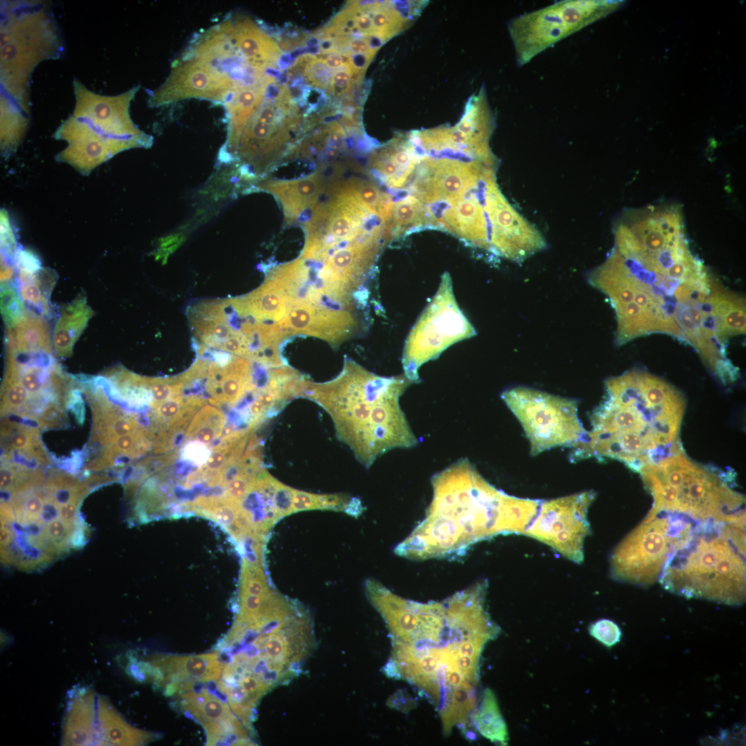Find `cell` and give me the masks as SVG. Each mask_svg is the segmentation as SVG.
Returning a JSON list of instances; mask_svg holds the SVG:
<instances>
[{
  "mask_svg": "<svg viewBox=\"0 0 746 746\" xmlns=\"http://www.w3.org/2000/svg\"><path fill=\"white\" fill-rule=\"evenodd\" d=\"M432 499L425 518L394 548L415 560L463 556L475 543L499 534L519 533L524 499L490 484L467 458L431 478Z\"/></svg>",
  "mask_w": 746,
  "mask_h": 746,
  "instance_id": "cell-1",
  "label": "cell"
},
{
  "mask_svg": "<svg viewBox=\"0 0 746 746\" xmlns=\"http://www.w3.org/2000/svg\"><path fill=\"white\" fill-rule=\"evenodd\" d=\"M411 383L404 374L379 376L346 359L338 377L324 383L309 381L302 397L313 400L329 414L338 439L369 468L392 449L417 446L399 403Z\"/></svg>",
  "mask_w": 746,
  "mask_h": 746,
  "instance_id": "cell-2",
  "label": "cell"
},
{
  "mask_svg": "<svg viewBox=\"0 0 746 746\" xmlns=\"http://www.w3.org/2000/svg\"><path fill=\"white\" fill-rule=\"evenodd\" d=\"M41 509L28 514L1 515V555L3 564L33 571L79 548L87 528L79 515L86 495L81 484L50 477Z\"/></svg>",
  "mask_w": 746,
  "mask_h": 746,
  "instance_id": "cell-3",
  "label": "cell"
},
{
  "mask_svg": "<svg viewBox=\"0 0 746 746\" xmlns=\"http://www.w3.org/2000/svg\"><path fill=\"white\" fill-rule=\"evenodd\" d=\"M745 523L702 522L679 539L662 573L667 587L723 601L745 589Z\"/></svg>",
  "mask_w": 746,
  "mask_h": 746,
  "instance_id": "cell-4",
  "label": "cell"
},
{
  "mask_svg": "<svg viewBox=\"0 0 746 746\" xmlns=\"http://www.w3.org/2000/svg\"><path fill=\"white\" fill-rule=\"evenodd\" d=\"M1 84L3 93L29 113L32 73L41 61L58 59L63 44L52 17L44 7L7 3L1 8Z\"/></svg>",
  "mask_w": 746,
  "mask_h": 746,
  "instance_id": "cell-5",
  "label": "cell"
},
{
  "mask_svg": "<svg viewBox=\"0 0 746 746\" xmlns=\"http://www.w3.org/2000/svg\"><path fill=\"white\" fill-rule=\"evenodd\" d=\"M642 477L655 502L666 511L686 514L701 522L745 519L743 497L685 457L667 467L659 480Z\"/></svg>",
  "mask_w": 746,
  "mask_h": 746,
  "instance_id": "cell-6",
  "label": "cell"
},
{
  "mask_svg": "<svg viewBox=\"0 0 746 746\" xmlns=\"http://www.w3.org/2000/svg\"><path fill=\"white\" fill-rule=\"evenodd\" d=\"M603 401L591 415L589 437L634 432L648 439L656 448L667 450L677 437L680 409L676 401L663 405L649 402L633 372L608 379Z\"/></svg>",
  "mask_w": 746,
  "mask_h": 746,
  "instance_id": "cell-7",
  "label": "cell"
},
{
  "mask_svg": "<svg viewBox=\"0 0 746 746\" xmlns=\"http://www.w3.org/2000/svg\"><path fill=\"white\" fill-rule=\"evenodd\" d=\"M622 1L563 0L522 14L508 30L521 67L560 41L617 10Z\"/></svg>",
  "mask_w": 746,
  "mask_h": 746,
  "instance_id": "cell-8",
  "label": "cell"
},
{
  "mask_svg": "<svg viewBox=\"0 0 746 746\" xmlns=\"http://www.w3.org/2000/svg\"><path fill=\"white\" fill-rule=\"evenodd\" d=\"M501 397L520 422L533 456L559 446L571 448L586 433L575 399L526 387L506 390Z\"/></svg>",
  "mask_w": 746,
  "mask_h": 746,
  "instance_id": "cell-9",
  "label": "cell"
},
{
  "mask_svg": "<svg viewBox=\"0 0 746 746\" xmlns=\"http://www.w3.org/2000/svg\"><path fill=\"white\" fill-rule=\"evenodd\" d=\"M476 334L455 298L448 273L442 276L439 289L411 329L404 345L403 374L412 383L419 382V370L456 342Z\"/></svg>",
  "mask_w": 746,
  "mask_h": 746,
  "instance_id": "cell-10",
  "label": "cell"
},
{
  "mask_svg": "<svg viewBox=\"0 0 746 746\" xmlns=\"http://www.w3.org/2000/svg\"><path fill=\"white\" fill-rule=\"evenodd\" d=\"M689 524L682 519L658 516L643 521L615 550L611 560L612 576L639 584L654 582Z\"/></svg>",
  "mask_w": 746,
  "mask_h": 746,
  "instance_id": "cell-11",
  "label": "cell"
},
{
  "mask_svg": "<svg viewBox=\"0 0 746 746\" xmlns=\"http://www.w3.org/2000/svg\"><path fill=\"white\" fill-rule=\"evenodd\" d=\"M594 498L593 492H584L541 503L525 534L580 563L584 539L590 532L587 511Z\"/></svg>",
  "mask_w": 746,
  "mask_h": 746,
  "instance_id": "cell-12",
  "label": "cell"
},
{
  "mask_svg": "<svg viewBox=\"0 0 746 746\" xmlns=\"http://www.w3.org/2000/svg\"><path fill=\"white\" fill-rule=\"evenodd\" d=\"M231 87L229 77L184 52L164 84L151 93L148 103L151 107H159L194 97L223 104Z\"/></svg>",
  "mask_w": 746,
  "mask_h": 746,
  "instance_id": "cell-13",
  "label": "cell"
},
{
  "mask_svg": "<svg viewBox=\"0 0 746 746\" xmlns=\"http://www.w3.org/2000/svg\"><path fill=\"white\" fill-rule=\"evenodd\" d=\"M75 104L73 116L99 132L116 138L138 140L152 144V137L141 131L130 116L131 102L139 89L134 86L115 96L101 95L73 81Z\"/></svg>",
  "mask_w": 746,
  "mask_h": 746,
  "instance_id": "cell-14",
  "label": "cell"
},
{
  "mask_svg": "<svg viewBox=\"0 0 746 746\" xmlns=\"http://www.w3.org/2000/svg\"><path fill=\"white\" fill-rule=\"evenodd\" d=\"M54 137L68 143L67 147L57 154V160L72 165L84 174H88L95 167L124 150L151 146L138 140L106 135L73 115L59 126Z\"/></svg>",
  "mask_w": 746,
  "mask_h": 746,
  "instance_id": "cell-15",
  "label": "cell"
},
{
  "mask_svg": "<svg viewBox=\"0 0 746 746\" xmlns=\"http://www.w3.org/2000/svg\"><path fill=\"white\" fill-rule=\"evenodd\" d=\"M327 181L322 169L296 180H260L257 189L271 193L280 202L287 224L311 213L325 189Z\"/></svg>",
  "mask_w": 746,
  "mask_h": 746,
  "instance_id": "cell-16",
  "label": "cell"
},
{
  "mask_svg": "<svg viewBox=\"0 0 746 746\" xmlns=\"http://www.w3.org/2000/svg\"><path fill=\"white\" fill-rule=\"evenodd\" d=\"M419 159L409 135H403L375 150L370 157L368 166L388 186L403 189L413 179Z\"/></svg>",
  "mask_w": 746,
  "mask_h": 746,
  "instance_id": "cell-17",
  "label": "cell"
},
{
  "mask_svg": "<svg viewBox=\"0 0 746 746\" xmlns=\"http://www.w3.org/2000/svg\"><path fill=\"white\" fill-rule=\"evenodd\" d=\"M151 661L163 674L162 682L167 684L216 680L225 664L217 652L191 656H157L152 658Z\"/></svg>",
  "mask_w": 746,
  "mask_h": 746,
  "instance_id": "cell-18",
  "label": "cell"
},
{
  "mask_svg": "<svg viewBox=\"0 0 746 746\" xmlns=\"http://www.w3.org/2000/svg\"><path fill=\"white\" fill-rule=\"evenodd\" d=\"M93 315L84 294L61 308L52 334L53 353L57 357L67 358L73 354L75 343Z\"/></svg>",
  "mask_w": 746,
  "mask_h": 746,
  "instance_id": "cell-19",
  "label": "cell"
},
{
  "mask_svg": "<svg viewBox=\"0 0 746 746\" xmlns=\"http://www.w3.org/2000/svg\"><path fill=\"white\" fill-rule=\"evenodd\" d=\"M235 46L244 58L269 67H276L281 50L276 41L250 19H228Z\"/></svg>",
  "mask_w": 746,
  "mask_h": 746,
  "instance_id": "cell-20",
  "label": "cell"
},
{
  "mask_svg": "<svg viewBox=\"0 0 746 746\" xmlns=\"http://www.w3.org/2000/svg\"><path fill=\"white\" fill-rule=\"evenodd\" d=\"M356 323L347 312L305 306L299 334L322 338L337 345L350 335Z\"/></svg>",
  "mask_w": 746,
  "mask_h": 746,
  "instance_id": "cell-21",
  "label": "cell"
},
{
  "mask_svg": "<svg viewBox=\"0 0 746 746\" xmlns=\"http://www.w3.org/2000/svg\"><path fill=\"white\" fill-rule=\"evenodd\" d=\"M179 691L182 710L200 723L205 731L219 725L240 720L231 713L226 702L205 689H194L192 685L190 689Z\"/></svg>",
  "mask_w": 746,
  "mask_h": 746,
  "instance_id": "cell-22",
  "label": "cell"
},
{
  "mask_svg": "<svg viewBox=\"0 0 746 746\" xmlns=\"http://www.w3.org/2000/svg\"><path fill=\"white\" fill-rule=\"evenodd\" d=\"M5 343L17 350L53 352L49 325L32 311L28 310L15 327L6 328Z\"/></svg>",
  "mask_w": 746,
  "mask_h": 746,
  "instance_id": "cell-23",
  "label": "cell"
},
{
  "mask_svg": "<svg viewBox=\"0 0 746 746\" xmlns=\"http://www.w3.org/2000/svg\"><path fill=\"white\" fill-rule=\"evenodd\" d=\"M713 307L719 336L727 338L745 333V301L743 297L729 291L718 284L714 295Z\"/></svg>",
  "mask_w": 746,
  "mask_h": 746,
  "instance_id": "cell-24",
  "label": "cell"
},
{
  "mask_svg": "<svg viewBox=\"0 0 746 746\" xmlns=\"http://www.w3.org/2000/svg\"><path fill=\"white\" fill-rule=\"evenodd\" d=\"M57 278L52 269L41 268L35 274L19 269L18 289L21 298L44 318L50 316V296Z\"/></svg>",
  "mask_w": 746,
  "mask_h": 746,
  "instance_id": "cell-25",
  "label": "cell"
},
{
  "mask_svg": "<svg viewBox=\"0 0 746 746\" xmlns=\"http://www.w3.org/2000/svg\"><path fill=\"white\" fill-rule=\"evenodd\" d=\"M476 729L491 742L506 745L508 734L506 724L500 712L497 698L488 688L484 691L479 709L472 714Z\"/></svg>",
  "mask_w": 746,
  "mask_h": 746,
  "instance_id": "cell-26",
  "label": "cell"
},
{
  "mask_svg": "<svg viewBox=\"0 0 746 746\" xmlns=\"http://www.w3.org/2000/svg\"><path fill=\"white\" fill-rule=\"evenodd\" d=\"M18 104L5 93H1V146L10 153L18 146L28 126V119Z\"/></svg>",
  "mask_w": 746,
  "mask_h": 746,
  "instance_id": "cell-27",
  "label": "cell"
},
{
  "mask_svg": "<svg viewBox=\"0 0 746 746\" xmlns=\"http://www.w3.org/2000/svg\"><path fill=\"white\" fill-rule=\"evenodd\" d=\"M225 421V416L222 411L211 405H205L192 419L186 436L189 439L210 443L222 434Z\"/></svg>",
  "mask_w": 746,
  "mask_h": 746,
  "instance_id": "cell-28",
  "label": "cell"
},
{
  "mask_svg": "<svg viewBox=\"0 0 746 746\" xmlns=\"http://www.w3.org/2000/svg\"><path fill=\"white\" fill-rule=\"evenodd\" d=\"M425 224L424 206L415 196H407L393 203L390 218L392 236H401L412 228Z\"/></svg>",
  "mask_w": 746,
  "mask_h": 746,
  "instance_id": "cell-29",
  "label": "cell"
},
{
  "mask_svg": "<svg viewBox=\"0 0 746 746\" xmlns=\"http://www.w3.org/2000/svg\"><path fill=\"white\" fill-rule=\"evenodd\" d=\"M19 289L14 283L1 284V313L6 328L15 327L27 312Z\"/></svg>",
  "mask_w": 746,
  "mask_h": 746,
  "instance_id": "cell-30",
  "label": "cell"
},
{
  "mask_svg": "<svg viewBox=\"0 0 746 746\" xmlns=\"http://www.w3.org/2000/svg\"><path fill=\"white\" fill-rule=\"evenodd\" d=\"M333 73L332 68L316 56H312L304 69L307 81L313 86L324 89H328Z\"/></svg>",
  "mask_w": 746,
  "mask_h": 746,
  "instance_id": "cell-31",
  "label": "cell"
},
{
  "mask_svg": "<svg viewBox=\"0 0 746 746\" xmlns=\"http://www.w3.org/2000/svg\"><path fill=\"white\" fill-rule=\"evenodd\" d=\"M590 635L606 647H612L620 640L621 631L611 620L602 619L591 624Z\"/></svg>",
  "mask_w": 746,
  "mask_h": 746,
  "instance_id": "cell-32",
  "label": "cell"
},
{
  "mask_svg": "<svg viewBox=\"0 0 746 746\" xmlns=\"http://www.w3.org/2000/svg\"><path fill=\"white\" fill-rule=\"evenodd\" d=\"M354 75L356 73L348 64L334 70L327 89L329 94L336 97L345 95L354 80L359 79H353Z\"/></svg>",
  "mask_w": 746,
  "mask_h": 746,
  "instance_id": "cell-33",
  "label": "cell"
},
{
  "mask_svg": "<svg viewBox=\"0 0 746 746\" xmlns=\"http://www.w3.org/2000/svg\"><path fill=\"white\" fill-rule=\"evenodd\" d=\"M294 488L278 482L274 493V506L283 517L293 513V497Z\"/></svg>",
  "mask_w": 746,
  "mask_h": 746,
  "instance_id": "cell-34",
  "label": "cell"
},
{
  "mask_svg": "<svg viewBox=\"0 0 746 746\" xmlns=\"http://www.w3.org/2000/svg\"><path fill=\"white\" fill-rule=\"evenodd\" d=\"M211 455L209 449L200 441H189L182 450V458L196 466L204 464Z\"/></svg>",
  "mask_w": 746,
  "mask_h": 746,
  "instance_id": "cell-35",
  "label": "cell"
},
{
  "mask_svg": "<svg viewBox=\"0 0 746 746\" xmlns=\"http://www.w3.org/2000/svg\"><path fill=\"white\" fill-rule=\"evenodd\" d=\"M321 509V495L294 489L293 513L307 510Z\"/></svg>",
  "mask_w": 746,
  "mask_h": 746,
  "instance_id": "cell-36",
  "label": "cell"
},
{
  "mask_svg": "<svg viewBox=\"0 0 746 746\" xmlns=\"http://www.w3.org/2000/svg\"><path fill=\"white\" fill-rule=\"evenodd\" d=\"M15 264L19 269L35 274L41 269V262L37 256L29 250H17Z\"/></svg>",
  "mask_w": 746,
  "mask_h": 746,
  "instance_id": "cell-37",
  "label": "cell"
},
{
  "mask_svg": "<svg viewBox=\"0 0 746 746\" xmlns=\"http://www.w3.org/2000/svg\"><path fill=\"white\" fill-rule=\"evenodd\" d=\"M387 705L391 708L408 713L415 707L417 703L408 694L403 690H399L389 698Z\"/></svg>",
  "mask_w": 746,
  "mask_h": 746,
  "instance_id": "cell-38",
  "label": "cell"
},
{
  "mask_svg": "<svg viewBox=\"0 0 746 746\" xmlns=\"http://www.w3.org/2000/svg\"><path fill=\"white\" fill-rule=\"evenodd\" d=\"M329 68L335 69L341 68L347 63V58L340 53H331L326 57H318Z\"/></svg>",
  "mask_w": 746,
  "mask_h": 746,
  "instance_id": "cell-39",
  "label": "cell"
},
{
  "mask_svg": "<svg viewBox=\"0 0 746 746\" xmlns=\"http://www.w3.org/2000/svg\"><path fill=\"white\" fill-rule=\"evenodd\" d=\"M363 507L357 498H352L346 505L344 512L354 517L359 516L363 511Z\"/></svg>",
  "mask_w": 746,
  "mask_h": 746,
  "instance_id": "cell-40",
  "label": "cell"
}]
</instances>
